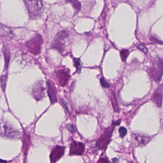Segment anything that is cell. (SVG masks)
<instances>
[{
	"label": "cell",
	"instance_id": "19",
	"mask_svg": "<svg viewBox=\"0 0 163 163\" xmlns=\"http://www.w3.org/2000/svg\"><path fill=\"white\" fill-rule=\"evenodd\" d=\"M138 48L139 49L141 50L143 52H144V53H147V51H148V50H147V48H146V46H144L143 45H142V44H140V45H138Z\"/></svg>",
	"mask_w": 163,
	"mask_h": 163
},
{
	"label": "cell",
	"instance_id": "13",
	"mask_svg": "<svg viewBox=\"0 0 163 163\" xmlns=\"http://www.w3.org/2000/svg\"><path fill=\"white\" fill-rule=\"evenodd\" d=\"M68 1L72 5H73L74 7L76 9L78 12L80 9V3L79 2H78L77 0H68Z\"/></svg>",
	"mask_w": 163,
	"mask_h": 163
},
{
	"label": "cell",
	"instance_id": "3",
	"mask_svg": "<svg viewBox=\"0 0 163 163\" xmlns=\"http://www.w3.org/2000/svg\"><path fill=\"white\" fill-rule=\"evenodd\" d=\"M113 130L114 127H110L107 129L103 135L99 139L96 143V146L99 149L103 150L107 147L111 141Z\"/></svg>",
	"mask_w": 163,
	"mask_h": 163
},
{
	"label": "cell",
	"instance_id": "10",
	"mask_svg": "<svg viewBox=\"0 0 163 163\" xmlns=\"http://www.w3.org/2000/svg\"><path fill=\"white\" fill-rule=\"evenodd\" d=\"M57 76L59 78V83L62 86L66 85L70 77L69 72L66 71L64 69L58 71L57 72Z\"/></svg>",
	"mask_w": 163,
	"mask_h": 163
},
{
	"label": "cell",
	"instance_id": "5",
	"mask_svg": "<svg viewBox=\"0 0 163 163\" xmlns=\"http://www.w3.org/2000/svg\"><path fill=\"white\" fill-rule=\"evenodd\" d=\"M85 150V146L83 143H78L73 141L71 144L70 154L81 155Z\"/></svg>",
	"mask_w": 163,
	"mask_h": 163
},
{
	"label": "cell",
	"instance_id": "1",
	"mask_svg": "<svg viewBox=\"0 0 163 163\" xmlns=\"http://www.w3.org/2000/svg\"><path fill=\"white\" fill-rule=\"evenodd\" d=\"M147 72L151 78L156 82L159 81L163 74V60L158 57L156 58Z\"/></svg>",
	"mask_w": 163,
	"mask_h": 163
},
{
	"label": "cell",
	"instance_id": "12",
	"mask_svg": "<svg viewBox=\"0 0 163 163\" xmlns=\"http://www.w3.org/2000/svg\"><path fill=\"white\" fill-rule=\"evenodd\" d=\"M129 54V51L127 49H123L120 52V55L121 57V60L123 61H125Z\"/></svg>",
	"mask_w": 163,
	"mask_h": 163
},
{
	"label": "cell",
	"instance_id": "7",
	"mask_svg": "<svg viewBox=\"0 0 163 163\" xmlns=\"http://www.w3.org/2000/svg\"><path fill=\"white\" fill-rule=\"evenodd\" d=\"M48 94L49 99L50 100L51 103L52 104H55L58 101L56 97V90L55 85L51 81L48 80Z\"/></svg>",
	"mask_w": 163,
	"mask_h": 163
},
{
	"label": "cell",
	"instance_id": "17",
	"mask_svg": "<svg viewBox=\"0 0 163 163\" xmlns=\"http://www.w3.org/2000/svg\"><path fill=\"white\" fill-rule=\"evenodd\" d=\"M3 76H3H1V78L2 79H3V81L1 80V86L3 85V86H2V88L3 90V91H5V86H6V79H7V76Z\"/></svg>",
	"mask_w": 163,
	"mask_h": 163
},
{
	"label": "cell",
	"instance_id": "18",
	"mask_svg": "<svg viewBox=\"0 0 163 163\" xmlns=\"http://www.w3.org/2000/svg\"><path fill=\"white\" fill-rule=\"evenodd\" d=\"M66 128L69 130V131L72 133H74L76 132L75 127L72 124H68L66 126Z\"/></svg>",
	"mask_w": 163,
	"mask_h": 163
},
{
	"label": "cell",
	"instance_id": "11",
	"mask_svg": "<svg viewBox=\"0 0 163 163\" xmlns=\"http://www.w3.org/2000/svg\"><path fill=\"white\" fill-rule=\"evenodd\" d=\"M161 88H159L154 92L152 97V100L157 107H161L162 104V93Z\"/></svg>",
	"mask_w": 163,
	"mask_h": 163
},
{
	"label": "cell",
	"instance_id": "15",
	"mask_svg": "<svg viewBox=\"0 0 163 163\" xmlns=\"http://www.w3.org/2000/svg\"><path fill=\"white\" fill-rule=\"evenodd\" d=\"M100 82H101V84L103 88H108L110 87V85L107 83V81L103 78H101L100 79Z\"/></svg>",
	"mask_w": 163,
	"mask_h": 163
},
{
	"label": "cell",
	"instance_id": "4",
	"mask_svg": "<svg viewBox=\"0 0 163 163\" xmlns=\"http://www.w3.org/2000/svg\"><path fill=\"white\" fill-rule=\"evenodd\" d=\"M68 36V34L65 31L59 32L56 35L55 40L54 41L52 46L53 48H56L60 52L63 51L65 48V42L64 39Z\"/></svg>",
	"mask_w": 163,
	"mask_h": 163
},
{
	"label": "cell",
	"instance_id": "16",
	"mask_svg": "<svg viewBox=\"0 0 163 163\" xmlns=\"http://www.w3.org/2000/svg\"><path fill=\"white\" fill-rule=\"evenodd\" d=\"M74 63H75V66H76L77 71L79 72L81 70V64L80 61L79 59H74Z\"/></svg>",
	"mask_w": 163,
	"mask_h": 163
},
{
	"label": "cell",
	"instance_id": "6",
	"mask_svg": "<svg viewBox=\"0 0 163 163\" xmlns=\"http://www.w3.org/2000/svg\"><path fill=\"white\" fill-rule=\"evenodd\" d=\"M42 44V39L38 38H34L27 43L28 46L31 51L34 54L39 53L40 50L41 45Z\"/></svg>",
	"mask_w": 163,
	"mask_h": 163
},
{
	"label": "cell",
	"instance_id": "8",
	"mask_svg": "<svg viewBox=\"0 0 163 163\" xmlns=\"http://www.w3.org/2000/svg\"><path fill=\"white\" fill-rule=\"evenodd\" d=\"M65 148L58 146L54 149L50 155L51 161L52 162H56L61 158L64 154Z\"/></svg>",
	"mask_w": 163,
	"mask_h": 163
},
{
	"label": "cell",
	"instance_id": "2",
	"mask_svg": "<svg viewBox=\"0 0 163 163\" xmlns=\"http://www.w3.org/2000/svg\"><path fill=\"white\" fill-rule=\"evenodd\" d=\"M31 19H36L41 16L43 8L41 0H24Z\"/></svg>",
	"mask_w": 163,
	"mask_h": 163
},
{
	"label": "cell",
	"instance_id": "14",
	"mask_svg": "<svg viewBox=\"0 0 163 163\" xmlns=\"http://www.w3.org/2000/svg\"><path fill=\"white\" fill-rule=\"evenodd\" d=\"M127 129L123 127H120L119 129V133L120 136L121 138L124 137L126 135V134L127 133Z\"/></svg>",
	"mask_w": 163,
	"mask_h": 163
},
{
	"label": "cell",
	"instance_id": "9",
	"mask_svg": "<svg viewBox=\"0 0 163 163\" xmlns=\"http://www.w3.org/2000/svg\"><path fill=\"white\" fill-rule=\"evenodd\" d=\"M133 137L134 144L136 146H146L150 141V139L149 137L141 134H133Z\"/></svg>",
	"mask_w": 163,
	"mask_h": 163
}]
</instances>
